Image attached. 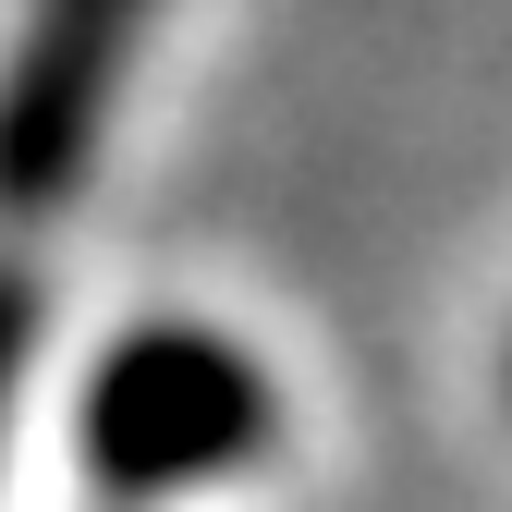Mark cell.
<instances>
[{
	"label": "cell",
	"instance_id": "1",
	"mask_svg": "<svg viewBox=\"0 0 512 512\" xmlns=\"http://www.w3.org/2000/svg\"><path fill=\"white\" fill-rule=\"evenodd\" d=\"M269 366H256L232 330H122L86 378L74 452L98 488L122 500H171V488H220L269 452Z\"/></svg>",
	"mask_w": 512,
	"mask_h": 512
},
{
	"label": "cell",
	"instance_id": "2",
	"mask_svg": "<svg viewBox=\"0 0 512 512\" xmlns=\"http://www.w3.org/2000/svg\"><path fill=\"white\" fill-rule=\"evenodd\" d=\"M147 13L159 0H25L13 49H0V220H49L98 171Z\"/></svg>",
	"mask_w": 512,
	"mask_h": 512
},
{
	"label": "cell",
	"instance_id": "3",
	"mask_svg": "<svg viewBox=\"0 0 512 512\" xmlns=\"http://www.w3.org/2000/svg\"><path fill=\"white\" fill-rule=\"evenodd\" d=\"M25 366H37V281L0 269V439H13V391H25Z\"/></svg>",
	"mask_w": 512,
	"mask_h": 512
}]
</instances>
